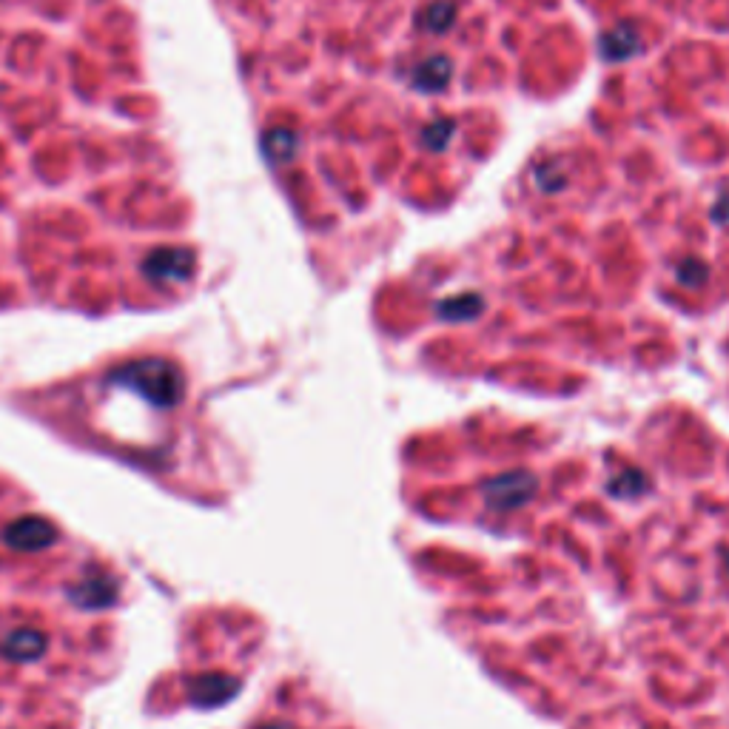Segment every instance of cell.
<instances>
[{
  "instance_id": "obj_1",
  "label": "cell",
  "mask_w": 729,
  "mask_h": 729,
  "mask_svg": "<svg viewBox=\"0 0 729 729\" xmlns=\"http://www.w3.org/2000/svg\"><path fill=\"white\" fill-rule=\"evenodd\" d=\"M114 385H123L129 391L140 393L146 402L157 405V408H174L183 393H186V382L180 368L169 362V359H137V362H126L123 368L112 371Z\"/></svg>"
},
{
  "instance_id": "obj_2",
  "label": "cell",
  "mask_w": 729,
  "mask_h": 729,
  "mask_svg": "<svg viewBox=\"0 0 729 729\" xmlns=\"http://www.w3.org/2000/svg\"><path fill=\"white\" fill-rule=\"evenodd\" d=\"M539 490V479L527 470H513V473H502V476H493L482 485V496H485V505L496 513H507V510H516V507L527 505Z\"/></svg>"
},
{
  "instance_id": "obj_3",
  "label": "cell",
  "mask_w": 729,
  "mask_h": 729,
  "mask_svg": "<svg viewBox=\"0 0 729 729\" xmlns=\"http://www.w3.org/2000/svg\"><path fill=\"white\" fill-rule=\"evenodd\" d=\"M143 271L151 282H160V285H177V282L191 280L194 274V254L188 248H157L151 251L146 262H143Z\"/></svg>"
},
{
  "instance_id": "obj_4",
  "label": "cell",
  "mask_w": 729,
  "mask_h": 729,
  "mask_svg": "<svg viewBox=\"0 0 729 729\" xmlns=\"http://www.w3.org/2000/svg\"><path fill=\"white\" fill-rule=\"evenodd\" d=\"M55 539V524L46 522V519H38V516L18 519V522H12L3 530V542L9 544V547H15V550H26V553L46 550V547L55 544Z\"/></svg>"
},
{
  "instance_id": "obj_5",
  "label": "cell",
  "mask_w": 729,
  "mask_h": 729,
  "mask_svg": "<svg viewBox=\"0 0 729 729\" xmlns=\"http://www.w3.org/2000/svg\"><path fill=\"white\" fill-rule=\"evenodd\" d=\"M69 599L75 601L83 610H100L109 607L117 599V581L109 573H89L77 581L75 587H69Z\"/></svg>"
},
{
  "instance_id": "obj_6",
  "label": "cell",
  "mask_w": 729,
  "mask_h": 729,
  "mask_svg": "<svg viewBox=\"0 0 729 729\" xmlns=\"http://www.w3.org/2000/svg\"><path fill=\"white\" fill-rule=\"evenodd\" d=\"M240 690V681L223 673H206L188 684V698L197 707H220Z\"/></svg>"
},
{
  "instance_id": "obj_7",
  "label": "cell",
  "mask_w": 729,
  "mask_h": 729,
  "mask_svg": "<svg viewBox=\"0 0 729 729\" xmlns=\"http://www.w3.org/2000/svg\"><path fill=\"white\" fill-rule=\"evenodd\" d=\"M601 55L607 60H630L641 52V32L633 23H618L601 35Z\"/></svg>"
},
{
  "instance_id": "obj_8",
  "label": "cell",
  "mask_w": 729,
  "mask_h": 729,
  "mask_svg": "<svg viewBox=\"0 0 729 729\" xmlns=\"http://www.w3.org/2000/svg\"><path fill=\"white\" fill-rule=\"evenodd\" d=\"M450 77H453V63H450V57L433 55L428 57V60H422V63L413 69L411 83L413 89H419V92H442V89H448Z\"/></svg>"
},
{
  "instance_id": "obj_9",
  "label": "cell",
  "mask_w": 729,
  "mask_h": 729,
  "mask_svg": "<svg viewBox=\"0 0 729 729\" xmlns=\"http://www.w3.org/2000/svg\"><path fill=\"white\" fill-rule=\"evenodd\" d=\"M0 650L9 661L29 664V661H38L40 655L46 653V636L40 630H15V633L6 636Z\"/></svg>"
},
{
  "instance_id": "obj_10",
  "label": "cell",
  "mask_w": 729,
  "mask_h": 729,
  "mask_svg": "<svg viewBox=\"0 0 729 729\" xmlns=\"http://www.w3.org/2000/svg\"><path fill=\"white\" fill-rule=\"evenodd\" d=\"M300 149V137L294 129H271L265 137H262V151L271 163H288L294 160V154Z\"/></svg>"
},
{
  "instance_id": "obj_11",
  "label": "cell",
  "mask_w": 729,
  "mask_h": 729,
  "mask_svg": "<svg viewBox=\"0 0 729 729\" xmlns=\"http://www.w3.org/2000/svg\"><path fill=\"white\" fill-rule=\"evenodd\" d=\"M456 15H459L456 3H450V0H433V3H428L416 15V20H419V29H425L430 35H442V32H448L450 26L456 23Z\"/></svg>"
},
{
  "instance_id": "obj_12",
  "label": "cell",
  "mask_w": 729,
  "mask_h": 729,
  "mask_svg": "<svg viewBox=\"0 0 729 729\" xmlns=\"http://www.w3.org/2000/svg\"><path fill=\"white\" fill-rule=\"evenodd\" d=\"M482 308H485V302L479 294H459V297H450V300L436 305L439 317L450 319V322H465V319L479 317Z\"/></svg>"
},
{
  "instance_id": "obj_13",
  "label": "cell",
  "mask_w": 729,
  "mask_h": 729,
  "mask_svg": "<svg viewBox=\"0 0 729 729\" xmlns=\"http://www.w3.org/2000/svg\"><path fill=\"white\" fill-rule=\"evenodd\" d=\"M453 131H456V120H450V117L433 120V123H428L422 129V146L430 151H445L448 149L450 137H453Z\"/></svg>"
},
{
  "instance_id": "obj_14",
  "label": "cell",
  "mask_w": 729,
  "mask_h": 729,
  "mask_svg": "<svg viewBox=\"0 0 729 729\" xmlns=\"http://www.w3.org/2000/svg\"><path fill=\"white\" fill-rule=\"evenodd\" d=\"M675 277L684 282V285H690V288H698V285H704V282H707V277H710V268H707V262L690 257V260L678 262Z\"/></svg>"
},
{
  "instance_id": "obj_15",
  "label": "cell",
  "mask_w": 729,
  "mask_h": 729,
  "mask_svg": "<svg viewBox=\"0 0 729 729\" xmlns=\"http://www.w3.org/2000/svg\"><path fill=\"white\" fill-rule=\"evenodd\" d=\"M644 485H647V479L638 473V470H624L618 479H613L610 482V490H613V496H636V493H641L644 490Z\"/></svg>"
},
{
  "instance_id": "obj_16",
  "label": "cell",
  "mask_w": 729,
  "mask_h": 729,
  "mask_svg": "<svg viewBox=\"0 0 729 729\" xmlns=\"http://www.w3.org/2000/svg\"><path fill=\"white\" fill-rule=\"evenodd\" d=\"M536 183L544 188V191H559L564 186V177L561 174H550V163H544L536 169Z\"/></svg>"
},
{
  "instance_id": "obj_17",
  "label": "cell",
  "mask_w": 729,
  "mask_h": 729,
  "mask_svg": "<svg viewBox=\"0 0 729 729\" xmlns=\"http://www.w3.org/2000/svg\"><path fill=\"white\" fill-rule=\"evenodd\" d=\"M712 220L721 225H729V194H724V197L715 203V208H712Z\"/></svg>"
},
{
  "instance_id": "obj_18",
  "label": "cell",
  "mask_w": 729,
  "mask_h": 729,
  "mask_svg": "<svg viewBox=\"0 0 729 729\" xmlns=\"http://www.w3.org/2000/svg\"><path fill=\"white\" fill-rule=\"evenodd\" d=\"M257 729H297V727H291V724H285V721H274V724H262V727Z\"/></svg>"
},
{
  "instance_id": "obj_19",
  "label": "cell",
  "mask_w": 729,
  "mask_h": 729,
  "mask_svg": "<svg viewBox=\"0 0 729 729\" xmlns=\"http://www.w3.org/2000/svg\"><path fill=\"white\" fill-rule=\"evenodd\" d=\"M727 567H729V553H727Z\"/></svg>"
}]
</instances>
